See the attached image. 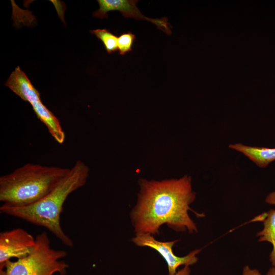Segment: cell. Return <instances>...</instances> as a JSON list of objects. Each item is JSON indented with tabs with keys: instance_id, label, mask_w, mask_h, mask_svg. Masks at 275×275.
<instances>
[{
	"instance_id": "2",
	"label": "cell",
	"mask_w": 275,
	"mask_h": 275,
	"mask_svg": "<svg viewBox=\"0 0 275 275\" xmlns=\"http://www.w3.org/2000/svg\"><path fill=\"white\" fill-rule=\"evenodd\" d=\"M89 174L88 166L81 160H78L56 186L43 198L27 206L18 207L2 205L0 212L43 227L56 236L64 245L72 247V240L65 233L61 226L60 216L67 197L85 185Z\"/></svg>"
},
{
	"instance_id": "5",
	"label": "cell",
	"mask_w": 275,
	"mask_h": 275,
	"mask_svg": "<svg viewBox=\"0 0 275 275\" xmlns=\"http://www.w3.org/2000/svg\"><path fill=\"white\" fill-rule=\"evenodd\" d=\"M5 85L22 100L30 103L37 118L57 143L62 144L64 142L65 133L59 120L42 103L39 91L19 66L12 72Z\"/></svg>"
},
{
	"instance_id": "14",
	"label": "cell",
	"mask_w": 275,
	"mask_h": 275,
	"mask_svg": "<svg viewBox=\"0 0 275 275\" xmlns=\"http://www.w3.org/2000/svg\"><path fill=\"white\" fill-rule=\"evenodd\" d=\"M265 202L269 204L275 205V190L267 196Z\"/></svg>"
},
{
	"instance_id": "10",
	"label": "cell",
	"mask_w": 275,
	"mask_h": 275,
	"mask_svg": "<svg viewBox=\"0 0 275 275\" xmlns=\"http://www.w3.org/2000/svg\"><path fill=\"white\" fill-rule=\"evenodd\" d=\"M253 221H261L263 223V229L258 232L257 236L259 241H267L272 245V250L269 255V260L275 267V210L270 209L266 212L258 215Z\"/></svg>"
},
{
	"instance_id": "7",
	"label": "cell",
	"mask_w": 275,
	"mask_h": 275,
	"mask_svg": "<svg viewBox=\"0 0 275 275\" xmlns=\"http://www.w3.org/2000/svg\"><path fill=\"white\" fill-rule=\"evenodd\" d=\"M133 242L139 246H147L156 251L167 262L169 275H176L177 269L181 265H192L198 261L197 255L201 249H197L183 257L175 255L173 251V246L178 240L172 241L162 242L156 240L150 234H135L132 239Z\"/></svg>"
},
{
	"instance_id": "9",
	"label": "cell",
	"mask_w": 275,
	"mask_h": 275,
	"mask_svg": "<svg viewBox=\"0 0 275 275\" xmlns=\"http://www.w3.org/2000/svg\"><path fill=\"white\" fill-rule=\"evenodd\" d=\"M229 147L242 153L260 168H265L275 160V148L250 146L241 143L231 144Z\"/></svg>"
},
{
	"instance_id": "11",
	"label": "cell",
	"mask_w": 275,
	"mask_h": 275,
	"mask_svg": "<svg viewBox=\"0 0 275 275\" xmlns=\"http://www.w3.org/2000/svg\"><path fill=\"white\" fill-rule=\"evenodd\" d=\"M102 41L108 53H112L118 50V37L105 29H97L90 31Z\"/></svg>"
},
{
	"instance_id": "3",
	"label": "cell",
	"mask_w": 275,
	"mask_h": 275,
	"mask_svg": "<svg viewBox=\"0 0 275 275\" xmlns=\"http://www.w3.org/2000/svg\"><path fill=\"white\" fill-rule=\"evenodd\" d=\"M69 170L26 163L0 177V201L8 206L34 203L50 192Z\"/></svg>"
},
{
	"instance_id": "16",
	"label": "cell",
	"mask_w": 275,
	"mask_h": 275,
	"mask_svg": "<svg viewBox=\"0 0 275 275\" xmlns=\"http://www.w3.org/2000/svg\"><path fill=\"white\" fill-rule=\"evenodd\" d=\"M266 275H275V267H272L269 269Z\"/></svg>"
},
{
	"instance_id": "4",
	"label": "cell",
	"mask_w": 275,
	"mask_h": 275,
	"mask_svg": "<svg viewBox=\"0 0 275 275\" xmlns=\"http://www.w3.org/2000/svg\"><path fill=\"white\" fill-rule=\"evenodd\" d=\"M67 256L64 250L51 248L46 232L36 237V245L28 256L5 264L6 275H65L68 264L61 259Z\"/></svg>"
},
{
	"instance_id": "8",
	"label": "cell",
	"mask_w": 275,
	"mask_h": 275,
	"mask_svg": "<svg viewBox=\"0 0 275 275\" xmlns=\"http://www.w3.org/2000/svg\"><path fill=\"white\" fill-rule=\"evenodd\" d=\"M99 9L93 13L95 17L101 19L107 18V13L113 11H119L125 18H132L137 20H144L150 21L155 24L159 29L166 34H171L170 24L166 17L160 19H152L142 14L136 6V0H97Z\"/></svg>"
},
{
	"instance_id": "12",
	"label": "cell",
	"mask_w": 275,
	"mask_h": 275,
	"mask_svg": "<svg viewBox=\"0 0 275 275\" xmlns=\"http://www.w3.org/2000/svg\"><path fill=\"white\" fill-rule=\"evenodd\" d=\"M135 38V36L130 32L121 34L118 39V50L119 54L124 55L130 52Z\"/></svg>"
},
{
	"instance_id": "6",
	"label": "cell",
	"mask_w": 275,
	"mask_h": 275,
	"mask_svg": "<svg viewBox=\"0 0 275 275\" xmlns=\"http://www.w3.org/2000/svg\"><path fill=\"white\" fill-rule=\"evenodd\" d=\"M36 245V237L21 228L0 233V271L12 258L17 259L30 254Z\"/></svg>"
},
{
	"instance_id": "13",
	"label": "cell",
	"mask_w": 275,
	"mask_h": 275,
	"mask_svg": "<svg viewBox=\"0 0 275 275\" xmlns=\"http://www.w3.org/2000/svg\"><path fill=\"white\" fill-rule=\"evenodd\" d=\"M242 275H261V274L258 269H252L246 265L243 267Z\"/></svg>"
},
{
	"instance_id": "1",
	"label": "cell",
	"mask_w": 275,
	"mask_h": 275,
	"mask_svg": "<svg viewBox=\"0 0 275 275\" xmlns=\"http://www.w3.org/2000/svg\"><path fill=\"white\" fill-rule=\"evenodd\" d=\"M139 184L137 203L130 213L135 234H158L163 224L176 232L198 231L188 214L196 198L190 176L161 181L141 179Z\"/></svg>"
},
{
	"instance_id": "15",
	"label": "cell",
	"mask_w": 275,
	"mask_h": 275,
	"mask_svg": "<svg viewBox=\"0 0 275 275\" xmlns=\"http://www.w3.org/2000/svg\"><path fill=\"white\" fill-rule=\"evenodd\" d=\"M190 270L189 266L186 265L184 267L177 272L176 275H190Z\"/></svg>"
}]
</instances>
